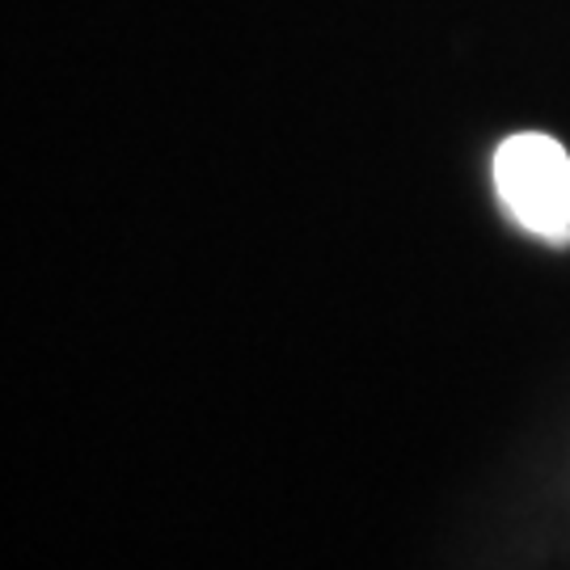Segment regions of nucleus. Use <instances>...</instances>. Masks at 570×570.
<instances>
[{"instance_id": "nucleus-1", "label": "nucleus", "mask_w": 570, "mask_h": 570, "mask_svg": "<svg viewBox=\"0 0 570 570\" xmlns=\"http://www.w3.org/2000/svg\"><path fill=\"white\" fill-rule=\"evenodd\" d=\"M494 190L520 228L546 242L570 237V153L553 136L520 131L499 144Z\"/></svg>"}]
</instances>
